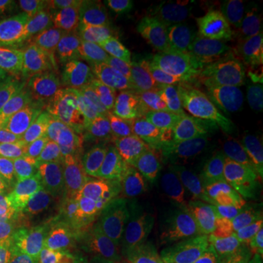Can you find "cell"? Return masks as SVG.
Wrapping results in <instances>:
<instances>
[{
    "instance_id": "obj_1",
    "label": "cell",
    "mask_w": 263,
    "mask_h": 263,
    "mask_svg": "<svg viewBox=\"0 0 263 263\" xmlns=\"http://www.w3.org/2000/svg\"><path fill=\"white\" fill-rule=\"evenodd\" d=\"M89 219L149 263L168 262V237L157 218L145 177H120L95 203Z\"/></svg>"
},
{
    "instance_id": "obj_2",
    "label": "cell",
    "mask_w": 263,
    "mask_h": 263,
    "mask_svg": "<svg viewBox=\"0 0 263 263\" xmlns=\"http://www.w3.org/2000/svg\"><path fill=\"white\" fill-rule=\"evenodd\" d=\"M46 103L44 149L50 158L72 148L116 139L111 116L70 89L60 86Z\"/></svg>"
},
{
    "instance_id": "obj_3",
    "label": "cell",
    "mask_w": 263,
    "mask_h": 263,
    "mask_svg": "<svg viewBox=\"0 0 263 263\" xmlns=\"http://www.w3.org/2000/svg\"><path fill=\"white\" fill-rule=\"evenodd\" d=\"M51 173L67 200L94 208L122 177V162L107 142H98L62 152L53 161Z\"/></svg>"
},
{
    "instance_id": "obj_4",
    "label": "cell",
    "mask_w": 263,
    "mask_h": 263,
    "mask_svg": "<svg viewBox=\"0 0 263 263\" xmlns=\"http://www.w3.org/2000/svg\"><path fill=\"white\" fill-rule=\"evenodd\" d=\"M56 40L43 25L0 41V94L29 95L48 86V54Z\"/></svg>"
},
{
    "instance_id": "obj_5",
    "label": "cell",
    "mask_w": 263,
    "mask_h": 263,
    "mask_svg": "<svg viewBox=\"0 0 263 263\" xmlns=\"http://www.w3.org/2000/svg\"><path fill=\"white\" fill-rule=\"evenodd\" d=\"M190 157L181 133L160 120H143L127 129L123 165L132 176L160 177Z\"/></svg>"
},
{
    "instance_id": "obj_6",
    "label": "cell",
    "mask_w": 263,
    "mask_h": 263,
    "mask_svg": "<svg viewBox=\"0 0 263 263\" xmlns=\"http://www.w3.org/2000/svg\"><path fill=\"white\" fill-rule=\"evenodd\" d=\"M92 208L66 200L63 205L25 230L10 243L0 257L15 263H51L88 221Z\"/></svg>"
},
{
    "instance_id": "obj_7",
    "label": "cell",
    "mask_w": 263,
    "mask_h": 263,
    "mask_svg": "<svg viewBox=\"0 0 263 263\" xmlns=\"http://www.w3.org/2000/svg\"><path fill=\"white\" fill-rule=\"evenodd\" d=\"M196 51H218L212 16L197 2L165 0L158 15V51L155 59Z\"/></svg>"
},
{
    "instance_id": "obj_8",
    "label": "cell",
    "mask_w": 263,
    "mask_h": 263,
    "mask_svg": "<svg viewBox=\"0 0 263 263\" xmlns=\"http://www.w3.org/2000/svg\"><path fill=\"white\" fill-rule=\"evenodd\" d=\"M189 154L205 167L227 179L245 181L263 180V170L252 154L227 139L211 126L181 127Z\"/></svg>"
},
{
    "instance_id": "obj_9",
    "label": "cell",
    "mask_w": 263,
    "mask_h": 263,
    "mask_svg": "<svg viewBox=\"0 0 263 263\" xmlns=\"http://www.w3.org/2000/svg\"><path fill=\"white\" fill-rule=\"evenodd\" d=\"M161 82L154 65H132L116 86L110 104L117 123L129 129L143 120H158Z\"/></svg>"
},
{
    "instance_id": "obj_10",
    "label": "cell",
    "mask_w": 263,
    "mask_h": 263,
    "mask_svg": "<svg viewBox=\"0 0 263 263\" xmlns=\"http://www.w3.org/2000/svg\"><path fill=\"white\" fill-rule=\"evenodd\" d=\"M160 12L108 21L101 27L105 53L133 66L154 65L158 51Z\"/></svg>"
},
{
    "instance_id": "obj_11",
    "label": "cell",
    "mask_w": 263,
    "mask_h": 263,
    "mask_svg": "<svg viewBox=\"0 0 263 263\" xmlns=\"http://www.w3.org/2000/svg\"><path fill=\"white\" fill-rule=\"evenodd\" d=\"M46 110L44 100L31 95L0 94V138L29 154L44 149Z\"/></svg>"
},
{
    "instance_id": "obj_12",
    "label": "cell",
    "mask_w": 263,
    "mask_h": 263,
    "mask_svg": "<svg viewBox=\"0 0 263 263\" xmlns=\"http://www.w3.org/2000/svg\"><path fill=\"white\" fill-rule=\"evenodd\" d=\"M66 200L65 192L51 171L29 186L0 219V256L21 233L63 205Z\"/></svg>"
},
{
    "instance_id": "obj_13",
    "label": "cell",
    "mask_w": 263,
    "mask_h": 263,
    "mask_svg": "<svg viewBox=\"0 0 263 263\" xmlns=\"http://www.w3.org/2000/svg\"><path fill=\"white\" fill-rule=\"evenodd\" d=\"M130 66L104 53L66 73L62 78V88L70 89L100 111L110 114L114 89Z\"/></svg>"
},
{
    "instance_id": "obj_14",
    "label": "cell",
    "mask_w": 263,
    "mask_h": 263,
    "mask_svg": "<svg viewBox=\"0 0 263 263\" xmlns=\"http://www.w3.org/2000/svg\"><path fill=\"white\" fill-rule=\"evenodd\" d=\"M105 53L103 28L89 19L57 37L48 54V82H59L66 73Z\"/></svg>"
},
{
    "instance_id": "obj_15",
    "label": "cell",
    "mask_w": 263,
    "mask_h": 263,
    "mask_svg": "<svg viewBox=\"0 0 263 263\" xmlns=\"http://www.w3.org/2000/svg\"><path fill=\"white\" fill-rule=\"evenodd\" d=\"M154 63L162 81L195 89L226 73V65L218 51L176 53L157 57Z\"/></svg>"
},
{
    "instance_id": "obj_16",
    "label": "cell",
    "mask_w": 263,
    "mask_h": 263,
    "mask_svg": "<svg viewBox=\"0 0 263 263\" xmlns=\"http://www.w3.org/2000/svg\"><path fill=\"white\" fill-rule=\"evenodd\" d=\"M218 113L215 107L192 86L161 82L158 95V117L181 127L209 126Z\"/></svg>"
},
{
    "instance_id": "obj_17",
    "label": "cell",
    "mask_w": 263,
    "mask_h": 263,
    "mask_svg": "<svg viewBox=\"0 0 263 263\" xmlns=\"http://www.w3.org/2000/svg\"><path fill=\"white\" fill-rule=\"evenodd\" d=\"M197 91L219 113L241 119L262 130V105L233 75L222 73Z\"/></svg>"
},
{
    "instance_id": "obj_18",
    "label": "cell",
    "mask_w": 263,
    "mask_h": 263,
    "mask_svg": "<svg viewBox=\"0 0 263 263\" xmlns=\"http://www.w3.org/2000/svg\"><path fill=\"white\" fill-rule=\"evenodd\" d=\"M177 170L193 187L200 203L212 219L215 222H222L234 192L233 181L205 167L192 155L183 161Z\"/></svg>"
},
{
    "instance_id": "obj_19",
    "label": "cell",
    "mask_w": 263,
    "mask_h": 263,
    "mask_svg": "<svg viewBox=\"0 0 263 263\" xmlns=\"http://www.w3.org/2000/svg\"><path fill=\"white\" fill-rule=\"evenodd\" d=\"M53 161H40L35 154L18 151L0 162V219L15 205L29 186L51 171Z\"/></svg>"
},
{
    "instance_id": "obj_20",
    "label": "cell",
    "mask_w": 263,
    "mask_h": 263,
    "mask_svg": "<svg viewBox=\"0 0 263 263\" xmlns=\"http://www.w3.org/2000/svg\"><path fill=\"white\" fill-rule=\"evenodd\" d=\"M222 224L243 237L263 240V180L245 181L235 189Z\"/></svg>"
},
{
    "instance_id": "obj_21",
    "label": "cell",
    "mask_w": 263,
    "mask_h": 263,
    "mask_svg": "<svg viewBox=\"0 0 263 263\" xmlns=\"http://www.w3.org/2000/svg\"><path fill=\"white\" fill-rule=\"evenodd\" d=\"M154 199V208L157 218L164 228L170 241V253L181 243L196 234L199 230L193 218L184 211V208L176 200V197L161 184L155 177H145Z\"/></svg>"
},
{
    "instance_id": "obj_22",
    "label": "cell",
    "mask_w": 263,
    "mask_h": 263,
    "mask_svg": "<svg viewBox=\"0 0 263 263\" xmlns=\"http://www.w3.org/2000/svg\"><path fill=\"white\" fill-rule=\"evenodd\" d=\"M40 16L62 37L85 21L94 18L95 2L88 0H40L37 3Z\"/></svg>"
},
{
    "instance_id": "obj_23",
    "label": "cell",
    "mask_w": 263,
    "mask_h": 263,
    "mask_svg": "<svg viewBox=\"0 0 263 263\" xmlns=\"http://www.w3.org/2000/svg\"><path fill=\"white\" fill-rule=\"evenodd\" d=\"M160 181L164 187L168 190L176 200L179 202L181 206L189 215L193 218L195 224L199 230L202 231H214L218 222L212 219V216L206 212V209L200 203L199 197L195 193L193 187L189 184V181L180 173L179 170H173L160 177H155Z\"/></svg>"
},
{
    "instance_id": "obj_24",
    "label": "cell",
    "mask_w": 263,
    "mask_h": 263,
    "mask_svg": "<svg viewBox=\"0 0 263 263\" xmlns=\"http://www.w3.org/2000/svg\"><path fill=\"white\" fill-rule=\"evenodd\" d=\"M222 263H263V240L247 238L218 222L214 230Z\"/></svg>"
},
{
    "instance_id": "obj_25",
    "label": "cell",
    "mask_w": 263,
    "mask_h": 263,
    "mask_svg": "<svg viewBox=\"0 0 263 263\" xmlns=\"http://www.w3.org/2000/svg\"><path fill=\"white\" fill-rule=\"evenodd\" d=\"M221 135H224L227 139L237 143L240 148L252 154L260 164L262 155V130L254 127L253 124L245 122L241 119H237L233 116L224 113H216L212 123L209 124Z\"/></svg>"
},
{
    "instance_id": "obj_26",
    "label": "cell",
    "mask_w": 263,
    "mask_h": 263,
    "mask_svg": "<svg viewBox=\"0 0 263 263\" xmlns=\"http://www.w3.org/2000/svg\"><path fill=\"white\" fill-rule=\"evenodd\" d=\"M103 231L88 219L51 263H94Z\"/></svg>"
},
{
    "instance_id": "obj_27",
    "label": "cell",
    "mask_w": 263,
    "mask_h": 263,
    "mask_svg": "<svg viewBox=\"0 0 263 263\" xmlns=\"http://www.w3.org/2000/svg\"><path fill=\"white\" fill-rule=\"evenodd\" d=\"M167 263H222L214 231H197L170 253Z\"/></svg>"
},
{
    "instance_id": "obj_28",
    "label": "cell",
    "mask_w": 263,
    "mask_h": 263,
    "mask_svg": "<svg viewBox=\"0 0 263 263\" xmlns=\"http://www.w3.org/2000/svg\"><path fill=\"white\" fill-rule=\"evenodd\" d=\"M209 6L233 27H250L263 19L262 0H214Z\"/></svg>"
},
{
    "instance_id": "obj_29",
    "label": "cell",
    "mask_w": 263,
    "mask_h": 263,
    "mask_svg": "<svg viewBox=\"0 0 263 263\" xmlns=\"http://www.w3.org/2000/svg\"><path fill=\"white\" fill-rule=\"evenodd\" d=\"M165 0H103L95 2L94 18L117 21L141 15L146 12L161 10Z\"/></svg>"
},
{
    "instance_id": "obj_30",
    "label": "cell",
    "mask_w": 263,
    "mask_h": 263,
    "mask_svg": "<svg viewBox=\"0 0 263 263\" xmlns=\"http://www.w3.org/2000/svg\"><path fill=\"white\" fill-rule=\"evenodd\" d=\"M94 263H149L143 256L129 249L127 246L103 233L101 245Z\"/></svg>"
},
{
    "instance_id": "obj_31",
    "label": "cell",
    "mask_w": 263,
    "mask_h": 263,
    "mask_svg": "<svg viewBox=\"0 0 263 263\" xmlns=\"http://www.w3.org/2000/svg\"><path fill=\"white\" fill-rule=\"evenodd\" d=\"M31 13L32 8L29 2L0 0V32L25 22Z\"/></svg>"
},
{
    "instance_id": "obj_32",
    "label": "cell",
    "mask_w": 263,
    "mask_h": 263,
    "mask_svg": "<svg viewBox=\"0 0 263 263\" xmlns=\"http://www.w3.org/2000/svg\"><path fill=\"white\" fill-rule=\"evenodd\" d=\"M18 151L21 149H18L13 143H10L9 141L0 138V162L9 160L10 157H13Z\"/></svg>"
},
{
    "instance_id": "obj_33",
    "label": "cell",
    "mask_w": 263,
    "mask_h": 263,
    "mask_svg": "<svg viewBox=\"0 0 263 263\" xmlns=\"http://www.w3.org/2000/svg\"><path fill=\"white\" fill-rule=\"evenodd\" d=\"M260 167L263 170V126H262V155H260Z\"/></svg>"
},
{
    "instance_id": "obj_34",
    "label": "cell",
    "mask_w": 263,
    "mask_h": 263,
    "mask_svg": "<svg viewBox=\"0 0 263 263\" xmlns=\"http://www.w3.org/2000/svg\"><path fill=\"white\" fill-rule=\"evenodd\" d=\"M0 263H15L9 260V259H5V257H0Z\"/></svg>"
}]
</instances>
